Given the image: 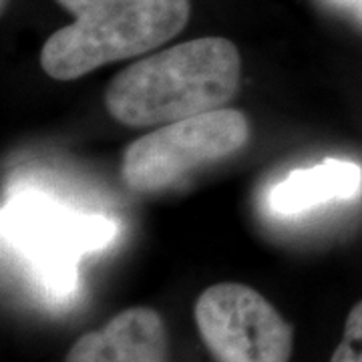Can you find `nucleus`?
Returning <instances> with one entry per match:
<instances>
[{
  "mask_svg": "<svg viewBox=\"0 0 362 362\" xmlns=\"http://www.w3.org/2000/svg\"><path fill=\"white\" fill-rule=\"evenodd\" d=\"M240 81L238 47L223 37H202L119 71L105 90V107L127 127L165 125L223 109L238 95Z\"/></svg>",
  "mask_w": 362,
  "mask_h": 362,
  "instance_id": "nucleus-1",
  "label": "nucleus"
},
{
  "mask_svg": "<svg viewBox=\"0 0 362 362\" xmlns=\"http://www.w3.org/2000/svg\"><path fill=\"white\" fill-rule=\"evenodd\" d=\"M75 16L40 49V66L54 81H75L99 66L139 57L185 28L189 0H57Z\"/></svg>",
  "mask_w": 362,
  "mask_h": 362,
  "instance_id": "nucleus-2",
  "label": "nucleus"
},
{
  "mask_svg": "<svg viewBox=\"0 0 362 362\" xmlns=\"http://www.w3.org/2000/svg\"><path fill=\"white\" fill-rule=\"evenodd\" d=\"M4 230L42 290L65 298L77 284L78 258L109 246L117 223L101 214L66 209L47 197L21 195L4 214Z\"/></svg>",
  "mask_w": 362,
  "mask_h": 362,
  "instance_id": "nucleus-3",
  "label": "nucleus"
},
{
  "mask_svg": "<svg viewBox=\"0 0 362 362\" xmlns=\"http://www.w3.org/2000/svg\"><path fill=\"white\" fill-rule=\"evenodd\" d=\"M247 141V117L230 107L165 123L127 145L121 180L135 194H157L197 169L235 156Z\"/></svg>",
  "mask_w": 362,
  "mask_h": 362,
  "instance_id": "nucleus-4",
  "label": "nucleus"
},
{
  "mask_svg": "<svg viewBox=\"0 0 362 362\" xmlns=\"http://www.w3.org/2000/svg\"><path fill=\"white\" fill-rule=\"evenodd\" d=\"M194 316L216 362H290L294 328L268 298L250 286H209L197 298Z\"/></svg>",
  "mask_w": 362,
  "mask_h": 362,
  "instance_id": "nucleus-5",
  "label": "nucleus"
},
{
  "mask_svg": "<svg viewBox=\"0 0 362 362\" xmlns=\"http://www.w3.org/2000/svg\"><path fill=\"white\" fill-rule=\"evenodd\" d=\"M65 362H169L168 328L157 310L133 306L83 334Z\"/></svg>",
  "mask_w": 362,
  "mask_h": 362,
  "instance_id": "nucleus-6",
  "label": "nucleus"
},
{
  "mask_svg": "<svg viewBox=\"0 0 362 362\" xmlns=\"http://www.w3.org/2000/svg\"><path fill=\"white\" fill-rule=\"evenodd\" d=\"M361 192V165L346 159H324L312 168L294 169L272 185L268 209L278 218H298L316 207L356 199Z\"/></svg>",
  "mask_w": 362,
  "mask_h": 362,
  "instance_id": "nucleus-7",
  "label": "nucleus"
},
{
  "mask_svg": "<svg viewBox=\"0 0 362 362\" xmlns=\"http://www.w3.org/2000/svg\"><path fill=\"white\" fill-rule=\"evenodd\" d=\"M330 362H362V300L349 312L342 340Z\"/></svg>",
  "mask_w": 362,
  "mask_h": 362,
  "instance_id": "nucleus-8",
  "label": "nucleus"
},
{
  "mask_svg": "<svg viewBox=\"0 0 362 362\" xmlns=\"http://www.w3.org/2000/svg\"><path fill=\"white\" fill-rule=\"evenodd\" d=\"M324 2L332 6H340V8H349L362 21V0H324Z\"/></svg>",
  "mask_w": 362,
  "mask_h": 362,
  "instance_id": "nucleus-9",
  "label": "nucleus"
}]
</instances>
